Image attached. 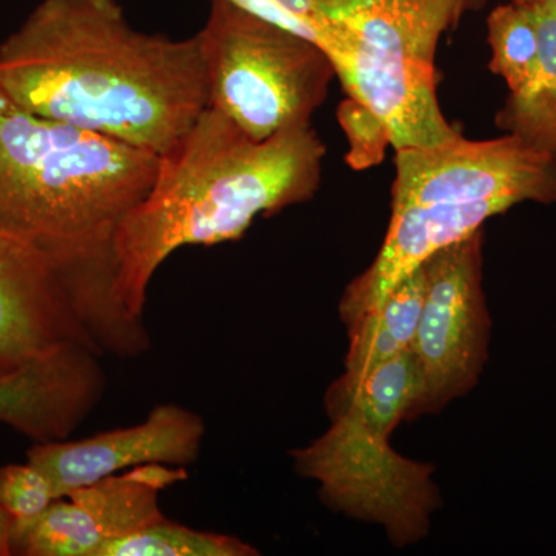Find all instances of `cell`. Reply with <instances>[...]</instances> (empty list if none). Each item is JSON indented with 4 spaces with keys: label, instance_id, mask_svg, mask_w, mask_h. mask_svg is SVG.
I'll return each instance as SVG.
<instances>
[{
    "label": "cell",
    "instance_id": "obj_3",
    "mask_svg": "<svg viewBox=\"0 0 556 556\" xmlns=\"http://www.w3.org/2000/svg\"><path fill=\"white\" fill-rule=\"evenodd\" d=\"M160 156L36 115L0 89V232L62 265L116 277L113 240Z\"/></svg>",
    "mask_w": 556,
    "mask_h": 556
},
{
    "label": "cell",
    "instance_id": "obj_21",
    "mask_svg": "<svg viewBox=\"0 0 556 556\" xmlns=\"http://www.w3.org/2000/svg\"><path fill=\"white\" fill-rule=\"evenodd\" d=\"M277 2L320 35L324 40L325 53L331 58L338 78L342 83L350 72L353 53H351V47L348 46L345 38L340 35L338 28L327 20L324 11L320 10L318 0H277Z\"/></svg>",
    "mask_w": 556,
    "mask_h": 556
},
{
    "label": "cell",
    "instance_id": "obj_23",
    "mask_svg": "<svg viewBox=\"0 0 556 556\" xmlns=\"http://www.w3.org/2000/svg\"><path fill=\"white\" fill-rule=\"evenodd\" d=\"M511 2L517 3V5L532 7L538 5V3L552 2V0H511Z\"/></svg>",
    "mask_w": 556,
    "mask_h": 556
},
{
    "label": "cell",
    "instance_id": "obj_7",
    "mask_svg": "<svg viewBox=\"0 0 556 556\" xmlns=\"http://www.w3.org/2000/svg\"><path fill=\"white\" fill-rule=\"evenodd\" d=\"M388 438L345 412L291 456L299 477L320 484L321 501L331 510L386 527L390 540L404 547L427 535L441 496L433 466L399 455Z\"/></svg>",
    "mask_w": 556,
    "mask_h": 556
},
{
    "label": "cell",
    "instance_id": "obj_15",
    "mask_svg": "<svg viewBox=\"0 0 556 556\" xmlns=\"http://www.w3.org/2000/svg\"><path fill=\"white\" fill-rule=\"evenodd\" d=\"M426 298L424 265L401 281L378 309L348 329L350 350L340 382H354L388 358L399 356L415 343Z\"/></svg>",
    "mask_w": 556,
    "mask_h": 556
},
{
    "label": "cell",
    "instance_id": "obj_13",
    "mask_svg": "<svg viewBox=\"0 0 556 556\" xmlns=\"http://www.w3.org/2000/svg\"><path fill=\"white\" fill-rule=\"evenodd\" d=\"M100 354L72 345L30 368L0 378V422L38 442L64 441L104 391Z\"/></svg>",
    "mask_w": 556,
    "mask_h": 556
},
{
    "label": "cell",
    "instance_id": "obj_8",
    "mask_svg": "<svg viewBox=\"0 0 556 556\" xmlns=\"http://www.w3.org/2000/svg\"><path fill=\"white\" fill-rule=\"evenodd\" d=\"M484 232L439 249L424 263L426 298L415 351L424 390L415 417L438 413L477 386L486 361L490 317L482 289Z\"/></svg>",
    "mask_w": 556,
    "mask_h": 556
},
{
    "label": "cell",
    "instance_id": "obj_20",
    "mask_svg": "<svg viewBox=\"0 0 556 556\" xmlns=\"http://www.w3.org/2000/svg\"><path fill=\"white\" fill-rule=\"evenodd\" d=\"M56 500L49 479L28 460L0 468V506L13 525L35 521Z\"/></svg>",
    "mask_w": 556,
    "mask_h": 556
},
{
    "label": "cell",
    "instance_id": "obj_6",
    "mask_svg": "<svg viewBox=\"0 0 556 556\" xmlns=\"http://www.w3.org/2000/svg\"><path fill=\"white\" fill-rule=\"evenodd\" d=\"M124 340L123 320L91 278L0 232V378L78 343L119 354Z\"/></svg>",
    "mask_w": 556,
    "mask_h": 556
},
{
    "label": "cell",
    "instance_id": "obj_22",
    "mask_svg": "<svg viewBox=\"0 0 556 556\" xmlns=\"http://www.w3.org/2000/svg\"><path fill=\"white\" fill-rule=\"evenodd\" d=\"M11 518L2 506H0V556L11 555Z\"/></svg>",
    "mask_w": 556,
    "mask_h": 556
},
{
    "label": "cell",
    "instance_id": "obj_5",
    "mask_svg": "<svg viewBox=\"0 0 556 556\" xmlns=\"http://www.w3.org/2000/svg\"><path fill=\"white\" fill-rule=\"evenodd\" d=\"M197 36L208 109L258 141L311 124L338 76L331 58L316 42L229 0H211L206 24Z\"/></svg>",
    "mask_w": 556,
    "mask_h": 556
},
{
    "label": "cell",
    "instance_id": "obj_17",
    "mask_svg": "<svg viewBox=\"0 0 556 556\" xmlns=\"http://www.w3.org/2000/svg\"><path fill=\"white\" fill-rule=\"evenodd\" d=\"M260 552L240 538L201 532L188 526L156 519L137 532L113 541L101 556H257Z\"/></svg>",
    "mask_w": 556,
    "mask_h": 556
},
{
    "label": "cell",
    "instance_id": "obj_2",
    "mask_svg": "<svg viewBox=\"0 0 556 556\" xmlns=\"http://www.w3.org/2000/svg\"><path fill=\"white\" fill-rule=\"evenodd\" d=\"M325 153L311 124L258 141L204 110L160 156L148 195L116 230L115 294L124 311L141 320L150 281L178 249L239 240L260 214L313 199Z\"/></svg>",
    "mask_w": 556,
    "mask_h": 556
},
{
    "label": "cell",
    "instance_id": "obj_14",
    "mask_svg": "<svg viewBox=\"0 0 556 556\" xmlns=\"http://www.w3.org/2000/svg\"><path fill=\"white\" fill-rule=\"evenodd\" d=\"M422 390V369L409 348L354 382L336 380L327 394L328 415L353 413L368 427L390 437L402 420L415 417Z\"/></svg>",
    "mask_w": 556,
    "mask_h": 556
},
{
    "label": "cell",
    "instance_id": "obj_1",
    "mask_svg": "<svg viewBox=\"0 0 556 556\" xmlns=\"http://www.w3.org/2000/svg\"><path fill=\"white\" fill-rule=\"evenodd\" d=\"M22 108L164 155L208 108L199 36L139 31L118 0H40L0 43Z\"/></svg>",
    "mask_w": 556,
    "mask_h": 556
},
{
    "label": "cell",
    "instance_id": "obj_19",
    "mask_svg": "<svg viewBox=\"0 0 556 556\" xmlns=\"http://www.w3.org/2000/svg\"><path fill=\"white\" fill-rule=\"evenodd\" d=\"M340 127L348 138V166L353 170H367L379 166L386 159L391 135L386 121L372 112L365 102L348 97L338 109Z\"/></svg>",
    "mask_w": 556,
    "mask_h": 556
},
{
    "label": "cell",
    "instance_id": "obj_16",
    "mask_svg": "<svg viewBox=\"0 0 556 556\" xmlns=\"http://www.w3.org/2000/svg\"><path fill=\"white\" fill-rule=\"evenodd\" d=\"M540 51L532 78L510 91L497 126L532 148L556 156V0L532 5Z\"/></svg>",
    "mask_w": 556,
    "mask_h": 556
},
{
    "label": "cell",
    "instance_id": "obj_9",
    "mask_svg": "<svg viewBox=\"0 0 556 556\" xmlns=\"http://www.w3.org/2000/svg\"><path fill=\"white\" fill-rule=\"evenodd\" d=\"M393 208L419 204L556 203V156L521 138L396 150Z\"/></svg>",
    "mask_w": 556,
    "mask_h": 556
},
{
    "label": "cell",
    "instance_id": "obj_4",
    "mask_svg": "<svg viewBox=\"0 0 556 556\" xmlns=\"http://www.w3.org/2000/svg\"><path fill=\"white\" fill-rule=\"evenodd\" d=\"M353 51L342 86L386 121L394 149L437 148L463 137L437 94L439 40L467 0H318Z\"/></svg>",
    "mask_w": 556,
    "mask_h": 556
},
{
    "label": "cell",
    "instance_id": "obj_12",
    "mask_svg": "<svg viewBox=\"0 0 556 556\" xmlns=\"http://www.w3.org/2000/svg\"><path fill=\"white\" fill-rule=\"evenodd\" d=\"M508 211L503 203L419 204L393 208L390 228L371 266L346 288L340 317L348 329L379 308L409 274L439 249L482 229L486 219Z\"/></svg>",
    "mask_w": 556,
    "mask_h": 556
},
{
    "label": "cell",
    "instance_id": "obj_11",
    "mask_svg": "<svg viewBox=\"0 0 556 556\" xmlns=\"http://www.w3.org/2000/svg\"><path fill=\"white\" fill-rule=\"evenodd\" d=\"M206 426L178 404L156 405L137 426L80 441L39 442L27 460L49 479L58 500L73 490L150 464L188 467L199 459Z\"/></svg>",
    "mask_w": 556,
    "mask_h": 556
},
{
    "label": "cell",
    "instance_id": "obj_10",
    "mask_svg": "<svg viewBox=\"0 0 556 556\" xmlns=\"http://www.w3.org/2000/svg\"><path fill=\"white\" fill-rule=\"evenodd\" d=\"M188 477L186 467L150 464L73 490L35 521L11 527V555L101 556L113 541L163 518L161 493Z\"/></svg>",
    "mask_w": 556,
    "mask_h": 556
},
{
    "label": "cell",
    "instance_id": "obj_24",
    "mask_svg": "<svg viewBox=\"0 0 556 556\" xmlns=\"http://www.w3.org/2000/svg\"><path fill=\"white\" fill-rule=\"evenodd\" d=\"M486 0H467V10H477L479 7L484 5Z\"/></svg>",
    "mask_w": 556,
    "mask_h": 556
},
{
    "label": "cell",
    "instance_id": "obj_18",
    "mask_svg": "<svg viewBox=\"0 0 556 556\" xmlns=\"http://www.w3.org/2000/svg\"><path fill=\"white\" fill-rule=\"evenodd\" d=\"M489 43L492 49L490 68L506 80L508 90L517 91L532 78L540 51L535 13L532 7H496L490 13Z\"/></svg>",
    "mask_w": 556,
    "mask_h": 556
}]
</instances>
